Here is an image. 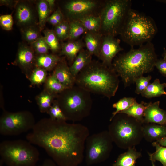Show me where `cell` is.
<instances>
[{"instance_id": "3", "label": "cell", "mask_w": 166, "mask_h": 166, "mask_svg": "<svg viewBox=\"0 0 166 166\" xmlns=\"http://www.w3.org/2000/svg\"><path fill=\"white\" fill-rule=\"evenodd\" d=\"M119 77L112 67L92 60L76 77L75 85L90 93L101 95L109 99L118 90Z\"/></svg>"}, {"instance_id": "27", "label": "cell", "mask_w": 166, "mask_h": 166, "mask_svg": "<svg viewBox=\"0 0 166 166\" xmlns=\"http://www.w3.org/2000/svg\"><path fill=\"white\" fill-rule=\"evenodd\" d=\"M38 17V27L41 31L44 27L51 13L46 0L39 1L37 5Z\"/></svg>"}, {"instance_id": "47", "label": "cell", "mask_w": 166, "mask_h": 166, "mask_svg": "<svg viewBox=\"0 0 166 166\" xmlns=\"http://www.w3.org/2000/svg\"><path fill=\"white\" fill-rule=\"evenodd\" d=\"M157 2H161L164 3L166 4V0H157Z\"/></svg>"}, {"instance_id": "48", "label": "cell", "mask_w": 166, "mask_h": 166, "mask_svg": "<svg viewBox=\"0 0 166 166\" xmlns=\"http://www.w3.org/2000/svg\"><path fill=\"white\" fill-rule=\"evenodd\" d=\"M151 162L152 164V166H156L154 164V162L152 161H151Z\"/></svg>"}, {"instance_id": "22", "label": "cell", "mask_w": 166, "mask_h": 166, "mask_svg": "<svg viewBox=\"0 0 166 166\" xmlns=\"http://www.w3.org/2000/svg\"><path fill=\"white\" fill-rule=\"evenodd\" d=\"M61 60L60 57L56 55L48 54L39 55L35 57L34 65L36 67L49 71L54 68Z\"/></svg>"}, {"instance_id": "38", "label": "cell", "mask_w": 166, "mask_h": 166, "mask_svg": "<svg viewBox=\"0 0 166 166\" xmlns=\"http://www.w3.org/2000/svg\"><path fill=\"white\" fill-rule=\"evenodd\" d=\"M151 79L150 75L146 77L142 76L136 79L134 81L136 85L135 93L137 94H141L150 84Z\"/></svg>"}, {"instance_id": "7", "label": "cell", "mask_w": 166, "mask_h": 166, "mask_svg": "<svg viewBox=\"0 0 166 166\" xmlns=\"http://www.w3.org/2000/svg\"><path fill=\"white\" fill-rule=\"evenodd\" d=\"M0 156L8 166H35L39 153L28 140H7L0 144Z\"/></svg>"}, {"instance_id": "34", "label": "cell", "mask_w": 166, "mask_h": 166, "mask_svg": "<svg viewBox=\"0 0 166 166\" xmlns=\"http://www.w3.org/2000/svg\"><path fill=\"white\" fill-rule=\"evenodd\" d=\"M53 30L59 41H63L68 39L70 30L69 21L64 20L61 23L55 26Z\"/></svg>"}, {"instance_id": "10", "label": "cell", "mask_w": 166, "mask_h": 166, "mask_svg": "<svg viewBox=\"0 0 166 166\" xmlns=\"http://www.w3.org/2000/svg\"><path fill=\"white\" fill-rule=\"evenodd\" d=\"M36 123L33 115L28 111H4L0 119V133L3 136L19 135L32 130Z\"/></svg>"}, {"instance_id": "35", "label": "cell", "mask_w": 166, "mask_h": 166, "mask_svg": "<svg viewBox=\"0 0 166 166\" xmlns=\"http://www.w3.org/2000/svg\"><path fill=\"white\" fill-rule=\"evenodd\" d=\"M47 78V71L40 67H35L31 74L30 80L33 85H38L45 82Z\"/></svg>"}, {"instance_id": "1", "label": "cell", "mask_w": 166, "mask_h": 166, "mask_svg": "<svg viewBox=\"0 0 166 166\" xmlns=\"http://www.w3.org/2000/svg\"><path fill=\"white\" fill-rule=\"evenodd\" d=\"M88 128L66 121L45 118L36 122L27 140L43 148L58 166H78L85 157Z\"/></svg>"}, {"instance_id": "32", "label": "cell", "mask_w": 166, "mask_h": 166, "mask_svg": "<svg viewBox=\"0 0 166 166\" xmlns=\"http://www.w3.org/2000/svg\"><path fill=\"white\" fill-rule=\"evenodd\" d=\"M66 88L52 74L47 78L45 82V88L50 93L57 95Z\"/></svg>"}, {"instance_id": "16", "label": "cell", "mask_w": 166, "mask_h": 166, "mask_svg": "<svg viewBox=\"0 0 166 166\" xmlns=\"http://www.w3.org/2000/svg\"><path fill=\"white\" fill-rule=\"evenodd\" d=\"M143 138L148 142L152 143L166 136V126L154 123L143 124Z\"/></svg>"}, {"instance_id": "14", "label": "cell", "mask_w": 166, "mask_h": 166, "mask_svg": "<svg viewBox=\"0 0 166 166\" xmlns=\"http://www.w3.org/2000/svg\"><path fill=\"white\" fill-rule=\"evenodd\" d=\"M34 52L31 47L25 45H20L17 53L16 63L25 71H29L34 65Z\"/></svg>"}, {"instance_id": "43", "label": "cell", "mask_w": 166, "mask_h": 166, "mask_svg": "<svg viewBox=\"0 0 166 166\" xmlns=\"http://www.w3.org/2000/svg\"><path fill=\"white\" fill-rule=\"evenodd\" d=\"M40 166H58L52 160L46 159Z\"/></svg>"}, {"instance_id": "25", "label": "cell", "mask_w": 166, "mask_h": 166, "mask_svg": "<svg viewBox=\"0 0 166 166\" xmlns=\"http://www.w3.org/2000/svg\"><path fill=\"white\" fill-rule=\"evenodd\" d=\"M79 20L82 23L86 32L100 33L101 20L99 14L89 15Z\"/></svg>"}, {"instance_id": "19", "label": "cell", "mask_w": 166, "mask_h": 166, "mask_svg": "<svg viewBox=\"0 0 166 166\" xmlns=\"http://www.w3.org/2000/svg\"><path fill=\"white\" fill-rule=\"evenodd\" d=\"M85 33L84 40L86 49L92 55L98 58L103 35L100 33L89 31Z\"/></svg>"}, {"instance_id": "13", "label": "cell", "mask_w": 166, "mask_h": 166, "mask_svg": "<svg viewBox=\"0 0 166 166\" xmlns=\"http://www.w3.org/2000/svg\"><path fill=\"white\" fill-rule=\"evenodd\" d=\"M160 102L146 103L143 124L154 123L166 126V111L160 107Z\"/></svg>"}, {"instance_id": "44", "label": "cell", "mask_w": 166, "mask_h": 166, "mask_svg": "<svg viewBox=\"0 0 166 166\" xmlns=\"http://www.w3.org/2000/svg\"><path fill=\"white\" fill-rule=\"evenodd\" d=\"M49 6L50 10L51 13L53 11L54 9L55 0H46Z\"/></svg>"}, {"instance_id": "9", "label": "cell", "mask_w": 166, "mask_h": 166, "mask_svg": "<svg viewBox=\"0 0 166 166\" xmlns=\"http://www.w3.org/2000/svg\"><path fill=\"white\" fill-rule=\"evenodd\" d=\"M113 142L107 130L89 135L85 144V157L87 166L103 162L109 156Z\"/></svg>"}, {"instance_id": "45", "label": "cell", "mask_w": 166, "mask_h": 166, "mask_svg": "<svg viewBox=\"0 0 166 166\" xmlns=\"http://www.w3.org/2000/svg\"><path fill=\"white\" fill-rule=\"evenodd\" d=\"M156 142L162 146L166 147V136L158 140Z\"/></svg>"}, {"instance_id": "37", "label": "cell", "mask_w": 166, "mask_h": 166, "mask_svg": "<svg viewBox=\"0 0 166 166\" xmlns=\"http://www.w3.org/2000/svg\"><path fill=\"white\" fill-rule=\"evenodd\" d=\"M47 113L49 114L50 118L52 119L67 121L62 110L55 100Z\"/></svg>"}, {"instance_id": "39", "label": "cell", "mask_w": 166, "mask_h": 166, "mask_svg": "<svg viewBox=\"0 0 166 166\" xmlns=\"http://www.w3.org/2000/svg\"><path fill=\"white\" fill-rule=\"evenodd\" d=\"M64 19V15L59 8L55 11L49 17L47 22L53 26H55L62 22Z\"/></svg>"}, {"instance_id": "28", "label": "cell", "mask_w": 166, "mask_h": 166, "mask_svg": "<svg viewBox=\"0 0 166 166\" xmlns=\"http://www.w3.org/2000/svg\"><path fill=\"white\" fill-rule=\"evenodd\" d=\"M39 28L33 25L24 27L21 30L23 39L29 43L31 44L37 40L41 36Z\"/></svg>"}, {"instance_id": "24", "label": "cell", "mask_w": 166, "mask_h": 166, "mask_svg": "<svg viewBox=\"0 0 166 166\" xmlns=\"http://www.w3.org/2000/svg\"><path fill=\"white\" fill-rule=\"evenodd\" d=\"M57 96L45 89L37 96L36 101L40 112L47 113Z\"/></svg>"}, {"instance_id": "41", "label": "cell", "mask_w": 166, "mask_h": 166, "mask_svg": "<svg viewBox=\"0 0 166 166\" xmlns=\"http://www.w3.org/2000/svg\"><path fill=\"white\" fill-rule=\"evenodd\" d=\"M155 67L163 76L166 77V61L163 58L157 59L155 62Z\"/></svg>"}, {"instance_id": "8", "label": "cell", "mask_w": 166, "mask_h": 166, "mask_svg": "<svg viewBox=\"0 0 166 166\" xmlns=\"http://www.w3.org/2000/svg\"><path fill=\"white\" fill-rule=\"evenodd\" d=\"M130 0H108L102 4L99 13L102 35H119L131 8Z\"/></svg>"}, {"instance_id": "42", "label": "cell", "mask_w": 166, "mask_h": 166, "mask_svg": "<svg viewBox=\"0 0 166 166\" xmlns=\"http://www.w3.org/2000/svg\"><path fill=\"white\" fill-rule=\"evenodd\" d=\"M18 2V1L12 0H0L1 6H5L11 8L16 6Z\"/></svg>"}, {"instance_id": "33", "label": "cell", "mask_w": 166, "mask_h": 166, "mask_svg": "<svg viewBox=\"0 0 166 166\" xmlns=\"http://www.w3.org/2000/svg\"><path fill=\"white\" fill-rule=\"evenodd\" d=\"M136 101V100L134 98L124 97L113 104L112 107L113 108L115 109L116 110L112 113L109 121L111 120L117 114L128 109Z\"/></svg>"}, {"instance_id": "31", "label": "cell", "mask_w": 166, "mask_h": 166, "mask_svg": "<svg viewBox=\"0 0 166 166\" xmlns=\"http://www.w3.org/2000/svg\"><path fill=\"white\" fill-rule=\"evenodd\" d=\"M69 22L70 30L69 41H74L86 31L82 23L79 20H72Z\"/></svg>"}, {"instance_id": "5", "label": "cell", "mask_w": 166, "mask_h": 166, "mask_svg": "<svg viewBox=\"0 0 166 166\" xmlns=\"http://www.w3.org/2000/svg\"><path fill=\"white\" fill-rule=\"evenodd\" d=\"M90 93L75 85L57 95L55 100L67 121H80L90 115L93 105Z\"/></svg>"}, {"instance_id": "46", "label": "cell", "mask_w": 166, "mask_h": 166, "mask_svg": "<svg viewBox=\"0 0 166 166\" xmlns=\"http://www.w3.org/2000/svg\"><path fill=\"white\" fill-rule=\"evenodd\" d=\"M162 56L163 57V59L166 61V49L164 48V52L162 54Z\"/></svg>"}, {"instance_id": "11", "label": "cell", "mask_w": 166, "mask_h": 166, "mask_svg": "<svg viewBox=\"0 0 166 166\" xmlns=\"http://www.w3.org/2000/svg\"><path fill=\"white\" fill-rule=\"evenodd\" d=\"M102 4L97 0H71L66 2L64 7L70 21L79 20L90 15H99L96 12Z\"/></svg>"}, {"instance_id": "26", "label": "cell", "mask_w": 166, "mask_h": 166, "mask_svg": "<svg viewBox=\"0 0 166 166\" xmlns=\"http://www.w3.org/2000/svg\"><path fill=\"white\" fill-rule=\"evenodd\" d=\"M146 103L143 101L139 103L136 101L128 109L119 113H124L133 117L143 124L144 114Z\"/></svg>"}, {"instance_id": "6", "label": "cell", "mask_w": 166, "mask_h": 166, "mask_svg": "<svg viewBox=\"0 0 166 166\" xmlns=\"http://www.w3.org/2000/svg\"><path fill=\"white\" fill-rule=\"evenodd\" d=\"M109 121L107 130L113 143L119 148L127 149L135 147L144 138L143 124L133 117L118 113Z\"/></svg>"}, {"instance_id": "17", "label": "cell", "mask_w": 166, "mask_h": 166, "mask_svg": "<svg viewBox=\"0 0 166 166\" xmlns=\"http://www.w3.org/2000/svg\"><path fill=\"white\" fill-rule=\"evenodd\" d=\"M15 17L17 23L25 26L32 25L34 20L32 8L28 4L22 2H18L16 6Z\"/></svg>"}, {"instance_id": "30", "label": "cell", "mask_w": 166, "mask_h": 166, "mask_svg": "<svg viewBox=\"0 0 166 166\" xmlns=\"http://www.w3.org/2000/svg\"><path fill=\"white\" fill-rule=\"evenodd\" d=\"M155 147L156 151L152 153L148 152L149 159L151 161L160 162L163 166H166V147L162 146L156 142L152 143Z\"/></svg>"}, {"instance_id": "18", "label": "cell", "mask_w": 166, "mask_h": 166, "mask_svg": "<svg viewBox=\"0 0 166 166\" xmlns=\"http://www.w3.org/2000/svg\"><path fill=\"white\" fill-rule=\"evenodd\" d=\"M61 45L60 55L65 56L71 64L79 53L85 46L84 42L81 39L69 41L62 43Z\"/></svg>"}, {"instance_id": "20", "label": "cell", "mask_w": 166, "mask_h": 166, "mask_svg": "<svg viewBox=\"0 0 166 166\" xmlns=\"http://www.w3.org/2000/svg\"><path fill=\"white\" fill-rule=\"evenodd\" d=\"M92 60V55L87 49H83L81 50L69 67L73 75L75 78L78 73Z\"/></svg>"}, {"instance_id": "2", "label": "cell", "mask_w": 166, "mask_h": 166, "mask_svg": "<svg viewBox=\"0 0 166 166\" xmlns=\"http://www.w3.org/2000/svg\"><path fill=\"white\" fill-rule=\"evenodd\" d=\"M157 59L154 45L150 42L137 49L131 48L128 52L116 56L112 66L126 87L138 77L153 71Z\"/></svg>"}, {"instance_id": "21", "label": "cell", "mask_w": 166, "mask_h": 166, "mask_svg": "<svg viewBox=\"0 0 166 166\" xmlns=\"http://www.w3.org/2000/svg\"><path fill=\"white\" fill-rule=\"evenodd\" d=\"M141 156V153L135 147L131 148L118 156L113 166H135L136 160Z\"/></svg>"}, {"instance_id": "12", "label": "cell", "mask_w": 166, "mask_h": 166, "mask_svg": "<svg viewBox=\"0 0 166 166\" xmlns=\"http://www.w3.org/2000/svg\"><path fill=\"white\" fill-rule=\"evenodd\" d=\"M120 40L111 35H103L98 58L106 66L112 67L113 61L123 49L120 46Z\"/></svg>"}, {"instance_id": "29", "label": "cell", "mask_w": 166, "mask_h": 166, "mask_svg": "<svg viewBox=\"0 0 166 166\" xmlns=\"http://www.w3.org/2000/svg\"><path fill=\"white\" fill-rule=\"evenodd\" d=\"M43 32V37L50 49L53 53L58 52L61 48V45L54 30L47 29L44 30Z\"/></svg>"}, {"instance_id": "40", "label": "cell", "mask_w": 166, "mask_h": 166, "mask_svg": "<svg viewBox=\"0 0 166 166\" xmlns=\"http://www.w3.org/2000/svg\"><path fill=\"white\" fill-rule=\"evenodd\" d=\"M13 20L11 14L2 15L0 16V25L4 30L9 31L13 28Z\"/></svg>"}, {"instance_id": "36", "label": "cell", "mask_w": 166, "mask_h": 166, "mask_svg": "<svg viewBox=\"0 0 166 166\" xmlns=\"http://www.w3.org/2000/svg\"><path fill=\"white\" fill-rule=\"evenodd\" d=\"M31 44L32 48L38 55L47 54L50 49L44 37L41 36Z\"/></svg>"}, {"instance_id": "23", "label": "cell", "mask_w": 166, "mask_h": 166, "mask_svg": "<svg viewBox=\"0 0 166 166\" xmlns=\"http://www.w3.org/2000/svg\"><path fill=\"white\" fill-rule=\"evenodd\" d=\"M165 87L166 83H161L159 79L157 78L152 83H150L141 94L147 98L159 97L163 95H166V92L164 89Z\"/></svg>"}, {"instance_id": "4", "label": "cell", "mask_w": 166, "mask_h": 166, "mask_svg": "<svg viewBox=\"0 0 166 166\" xmlns=\"http://www.w3.org/2000/svg\"><path fill=\"white\" fill-rule=\"evenodd\" d=\"M157 31L152 18L131 9L119 35L124 42L133 48L151 42Z\"/></svg>"}, {"instance_id": "15", "label": "cell", "mask_w": 166, "mask_h": 166, "mask_svg": "<svg viewBox=\"0 0 166 166\" xmlns=\"http://www.w3.org/2000/svg\"><path fill=\"white\" fill-rule=\"evenodd\" d=\"M66 88L75 85V78L72 74L66 61L61 60L58 63L52 73Z\"/></svg>"}]
</instances>
